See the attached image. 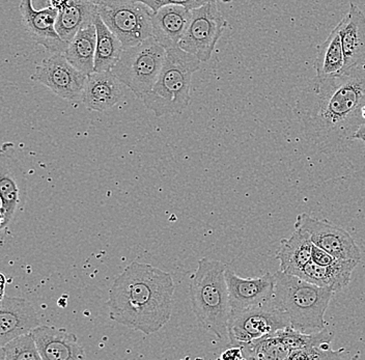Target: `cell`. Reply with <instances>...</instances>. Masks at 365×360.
Here are the masks:
<instances>
[{"instance_id":"obj_34","label":"cell","mask_w":365,"mask_h":360,"mask_svg":"<svg viewBox=\"0 0 365 360\" xmlns=\"http://www.w3.org/2000/svg\"><path fill=\"white\" fill-rule=\"evenodd\" d=\"M353 140H360L365 143V123L357 130V132L354 134Z\"/></svg>"},{"instance_id":"obj_23","label":"cell","mask_w":365,"mask_h":360,"mask_svg":"<svg viewBox=\"0 0 365 360\" xmlns=\"http://www.w3.org/2000/svg\"><path fill=\"white\" fill-rule=\"evenodd\" d=\"M97 29L95 22L80 29L68 44L65 51L68 63L84 74L91 75L95 70Z\"/></svg>"},{"instance_id":"obj_2","label":"cell","mask_w":365,"mask_h":360,"mask_svg":"<svg viewBox=\"0 0 365 360\" xmlns=\"http://www.w3.org/2000/svg\"><path fill=\"white\" fill-rule=\"evenodd\" d=\"M175 291L170 273L132 262L111 284L109 318L145 336L156 334L170 321Z\"/></svg>"},{"instance_id":"obj_14","label":"cell","mask_w":365,"mask_h":360,"mask_svg":"<svg viewBox=\"0 0 365 360\" xmlns=\"http://www.w3.org/2000/svg\"><path fill=\"white\" fill-rule=\"evenodd\" d=\"M225 279L232 311H241L272 302L275 277L270 272L255 279H244L227 268Z\"/></svg>"},{"instance_id":"obj_21","label":"cell","mask_w":365,"mask_h":360,"mask_svg":"<svg viewBox=\"0 0 365 360\" xmlns=\"http://www.w3.org/2000/svg\"><path fill=\"white\" fill-rule=\"evenodd\" d=\"M312 242L309 235L300 229H295L291 237L280 241L276 259L279 261L282 272L296 275L312 261Z\"/></svg>"},{"instance_id":"obj_24","label":"cell","mask_w":365,"mask_h":360,"mask_svg":"<svg viewBox=\"0 0 365 360\" xmlns=\"http://www.w3.org/2000/svg\"><path fill=\"white\" fill-rule=\"evenodd\" d=\"M317 78L324 79L344 72V56L342 50L339 24L331 31L325 42L322 43L314 59Z\"/></svg>"},{"instance_id":"obj_10","label":"cell","mask_w":365,"mask_h":360,"mask_svg":"<svg viewBox=\"0 0 365 360\" xmlns=\"http://www.w3.org/2000/svg\"><path fill=\"white\" fill-rule=\"evenodd\" d=\"M26 175L16 157L11 143H4L0 154V230L1 240L9 232L11 221L26 200Z\"/></svg>"},{"instance_id":"obj_4","label":"cell","mask_w":365,"mask_h":360,"mask_svg":"<svg viewBox=\"0 0 365 360\" xmlns=\"http://www.w3.org/2000/svg\"><path fill=\"white\" fill-rule=\"evenodd\" d=\"M272 302L287 314L292 327L304 334L325 329L326 311L334 290L300 279L297 275L277 271Z\"/></svg>"},{"instance_id":"obj_20","label":"cell","mask_w":365,"mask_h":360,"mask_svg":"<svg viewBox=\"0 0 365 360\" xmlns=\"http://www.w3.org/2000/svg\"><path fill=\"white\" fill-rule=\"evenodd\" d=\"M359 263L356 259H337L332 265L322 266L310 261L296 275L317 286L339 292L350 284L354 269Z\"/></svg>"},{"instance_id":"obj_25","label":"cell","mask_w":365,"mask_h":360,"mask_svg":"<svg viewBox=\"0 0 365 360\" xmlns=\"http://www.w3.org/2000/svg\"><path fill=\"white\" fill-rule=\"evenodd\" d=\"M97 29V49H96L95 70L93 72L111 71L120 61L125 47L108 26L103 21L98 12L95 18Z\"/></svg>"},{"instance_id":"obj_31","label":"cell","mask_w":365,"mask_h":360,"mask_svg":"<svg viewBox=\"0 0 365 360\" xmlns=\"http://www.w3.org/2000/svg\"><path fill=\"white\" fill-rule=\"evenodd\" d=\"M336 257H333L329 252L324 250L323 248L319 247V246L314 245L312 243V261L316 264L322 266H329L332 265L333 263L336 262Z\"/></svg>"},{"instance_id":"obj_8","label":"cell","mask_w":365,"mask_h":360,"mask_svg":"<svg viewBox=\"0 0 365 360\" xmlns=\"http://www.w3.org/2000/svg\"><path fill=\"white\" fill-rule=\"evenodd\" d=\"M287 326H291L289 316L272 302L241 311H232L228 321V341L230 346H242L271 336Z\"/></svg>"},{"instance_id":"obj_26","label":"cell","mask_w":365,"mask_h":360,"mask_svg":"<svg viewBox=\"0 0 365 360\" xmlns=\"http://www.w3.org/2000/svg\"><path fill=\"white\" fill-rule=\"evenodd\" d=\"M240 347L243 350L244 359L284 360L289 359L292 353L274 334L243 344Z\"/></svg>"},{"instance_id":"obj_33","label":"cell","mask_w":365,"mask_h":360,"mask_svg":"<svg viewBox=\"0 0 365 360\" xmlns=\"http://www.w3.org/2000/svg\"><path fill=\"white\" fill-rule=\"evenodd\" d=\"M219 359L223 360H243V350L240 346H230V349L222 352Z\"/></svg>"},{"instance_id":"obj_5","label":"cell","mask_w":365,"mask_h":360,"mask_svg":"<svg viewBox=\"0 0 365 360\" xmlns=\"http://www.w3.org/2000/svg\"><path fill=\"white\" fill-rule=\"evenodd\" d=\"M196 56L181 48L166 50V58L156 83L143 101L157 118L184 113L190 103L191 81L200 68Z\"/></svg>"},{"instance_id":"obj_12","label":"cell","mask_w":365,"mask_h":360,"mask_svg":"<svg viewBox=\"0 0 365 360\" xmlns=\"http://www.w3.org/2000/svg\"><path fill=\"white\" fill-rule=\"evenodd\" d=\"M295 229L307 232L314 245L323 248L336 259L361 261V252L353 237L346 230L328 220L301 213L297 216Z\"/></svg>"},{"instance_id":"obj_30","label":"cell","mask_w":365,"mask_h":360,"mask_svg":"<svg viewBox=\"0 0 365 360\" xmlns=\"http://www.w3.org/2000/svg\"><path fill=\"white\" fill-rule=\"evenodd\" d=\"M137 1L143 2L153 12H156L161 6H168V4H177V6H182L188 9V10L192 11L194 9L200 8V6L211 4V2L221 1L227 4V2L232 1V0H137Z\"/></svg>"},{"instance_id":"obj_18","label":"cell","mask_w":365,"mask_h":360,"mask_svg":"<svg viewBox=\"0 0 365 360\" xmlns=\"http://www.w3.org/2000/svg\"><path fill=\"white\" fill-rule=\"evenodd\" d=\"M125 86L113 71L93 72L88 76L82 103L91 110H108L122 101Z\"/></svg>"},{"instance_id":"obj_37","label":"cell","mask_w":365,"mask_h":360,"mask_svg":"<svg viewBox=\"0 0 365 360\" xmlns=\"http://www.w3.org/2000/svg\"><path fill=\"white\" fill-rule=\"evenodd\" d=\"M362 115H364V120H365V105L364 106V108H362Z\"/></svg>"},{"instance_id":"obj_1","label":"cell","mask_w":365,"mask_h":360,"mask_svg":"<svg viewBox=\"0 0 365 360\" xmlns=\"http://www.w3.org/2000/svg\"><path fill=\"white\" fill-rule=\"evenodd\" d=\"M365 63L328 78L314 77L296 101L305 134L321 151H341L364 124Z\"/></svg>"},{"instance_id":"obj_9","label":"cell","mask_w":365,"mask_h":360,"mask_svg":"<svg viewBox=\"0 0 365 360\" xmlns=\"http://www.w3.org/2000/svg\"><path fill=\"white\" fill-rule=\"evenodd\" d=\"M227 26V21L219 11L217 2L194 9L190 24L179 47L202 63H207L213 56L217 43Z\"/></svg>"},{"instance_id":"obj_13","label":"cell","mask_w":365,"mask_h":360,"mask_svg":"<svg viewBox=\"0 0 365 360\" xmlns=\"http://www.w3.org/2000/svg\"><path fill=\"white\" fill-rule=\"evenodd\" d=\"M19 11L25 31L36 44L51 53H65L68 43L59 36L56 29L58 11L52 8L36 10L31 0H21Z\"/></svg>"},{"instance_id":"obj_35","label":"cell","mask_w":365,"mask_h":360,"mask_svg":"<svg viewBox=\"0 0 365 360\" xmlns=\"http://www.w3.org/2000/svg\"><path fill=\"white\" fill-rule=\"evenodd\" d=\"M0 279H1V299L4 297V289H6V277H4V274H0Z\"/></svg>"},{"instance_id":"obj_7","label":"cell","mask_w":365,"mask_h":360,"mask_svg":"<svg viewBox=\"0 0 365 360\" xmlns=\"http://www.w3.org/2000/svg\"><path fill=\"white\" fill-rule=\"evenodd\" d=\"M103 21L125 48L135 46L153 36V11L137 0H106L98 6Z\"/></svg>"},{"instance_id":"obj_16","label":"cell","mask_w":365,"mask_h":360,"mask_svg":"<svg viewBox=\"0 0 365 360\" xmlns=\"http://www.w3.org/2000/svg\"><path fill=\"white\" fill-rule=\"evenodd\" d=\"M42 360L86 359V351L78 339L65 328L40 325L33 331Z\"/></svg>"},{"instance_id":"obj_29","label":"cell","mask_w":365,"mask_h":360,"mask_svg":"<svg viewBox=\"0 0 365 360\" xmlns=\"http://www.w3.org/2000/svg\"><path fill=\"white\" fill-rule=\"evenodd\" d=\"M331 343H323L321 345L312 346L299 350L292 351L289 360H326V359H354L358 355L352 356L344 349L333 350Z\"/></svg>"},{"instance_id":"obj_36","label":"cell","mask_w":365,"mask_h":360,"mask_svg":"<svg viewBox=\"0 0 365 360\" xmlns=\"http://www.w3.org/2000/svg\"><path fill=\"white\" fill-rule=\"evenodd\" d=\"M86 1L91 2V4H96V6H100L103 2L106 1V0H86Z\"/></svg>"},{"instance_id":"obj_17","label":"cell","mask_w":365,"mask_h":360,"mask_svg":"<svg viewBox=\"0 0 365 360\" xmlns=\"http://www.w3.org/2000/svg\"><path fill=\"white\" fill-rule=\"evenodd\" d=\"M192 11L177 4L161 6L152 13L153 36L166 50L179 47L190 24Z\"/></svg>"},{"instance_id":"obj_11","label":"cell","mask_w":365,"mask_h":360,"mask_svg":"<svg viewBox=\"0 0 365 360\" xmlns=\"http://www.w3.org/2000/svg\"><path fill=\"white\" fill-rule=\"evenodd\" d=\"M31 79L63 99L78 102L82 101L88 75L73 67L65 54L53 53L36 68Z\"/></svg>"},{"instance_id":"obj_27","label":"cell","mask_w":365,"mask_h":360,"mask_svg":"<svg viewBox=\"0 0 365 360\" xmlns=\"http://www.w3.org/2000/svg\"><path fill=\"white\" fill-rule=\"evenodd\" d=\"M274 334L291 351L312 347L323 343H331L333 339V334L327 328L314 334H304L294 329L292 326H287L284 329L278 330Z\"/></svg>"},{"instance_id":"obj_32","label":"cell","mask_w":365,"mask_h":360,"mask_svg":"<svg viewBox=\"0 0 365 360\" xmlns=\"http://www.w3.org/2000/svg\"><path fill=\"white\" fill-rule=\"evenodd\" d=\"M33 6L36 10H44V9L52 8L61 11L67 6L70 0H31Z\"/></svg>"},{"instance_id":"obj_22","label":"cell","mask_w":365,"mask_h":360,"mask_svg":"<svg viewBox=\"0 0 365 360\" xmlns=\"http://www.w3.org/2000/svg\"><path fill=\"white\" fill-rule=\"evenodd\" d=\"M98 6L86 0H70L67 6L59 11L56 29L66 43H70L80 29L95 22Z\"/></svg>"},{"instance_id":"obj_6","label":"cell","mask_w":365,"mask_h":360,"mask_svg":"<svg viewBox=\"0 0 365 360\" xmlns=\"http://www.w3.org/2000/svg\"><path fill=\"white\" fill-rule=\"evenodd\" d=\"M165 58V48L150 36L135 46L125 48L111 71L125 88L143 100L156 83Z\"/></svg>"},{"instance_id":"obj_3","label":"cell","mask_w":365,"mask_h":360,"mask_svg":"<svg viewBox=\"0 0 365 360\" xmlns=\"http://www.w3.org/2000/svg\"><path fill=\"white\" fill-rule=\"evenodd\" d=\"M222 262L210 257L198 261L190 284L191 309L204 329L220 341L228 339L230 307V293Z\"/></svg>"},{"instance_id":"obj_28","label":"cell","mask_w":365,"mask_h":360,"mask_svg":"<svg viewBox=\"0 0 365 360\" xmlns=\"http://www.w3.org/2000/svg\"><path fill=\"white\" fill-rule=\"evenodd\" d=\"M0 360H41V355L36 347L33 332L11 339L0 347Z\"/></svg>"},{"instance_id":"obj_15","label":"cell","mask_w":365,"mask_h":360,"mask_svg":"<svg viewBox=\"0 0 365 360\" xmlns=\"http://www.w3.org/2000/svg\"><path fill=\"white\" fill-rule=\"evenodd\" d=\"M0 302V347L31 334L41 325L40 317L29 300L4 296Z\"/></svg>"},{"instance_id":"obj_19","label":"cell","mask_w":365,"mask_h":360,"mask_svg":"<svg viewBox=\"0 0 365 360\" xmlns=\"http://www.w3.org/2000/svg\"><path fill=\"white\" fill-rule=\"evenodd\" d=\"M344 56V71L365 63V15L351 2L349 12L339 22Z\"/></svg>"}]
</instances>
